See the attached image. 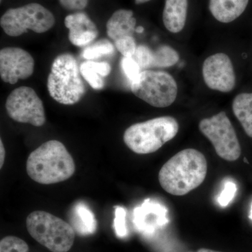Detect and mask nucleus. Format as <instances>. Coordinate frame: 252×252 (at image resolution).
<instances>
[{"instance_id":"f257e3e1","label":"nucleus","mask_w":252,"mask_h":252,"mask_svg":"<svg viewBox=\"0 0 252 252\" xmlns=\"http://www.w3.org/2000/svg\"><path fill=\"white\" fill-rule=\"evenodd\" d=\"M207 162L203 153L194 149L181 151L161 167L159 183L167 193L182 196L198 188L206 177Z\"/></svg>"},{"instance_id":"f03ea898","label":"nucleus","mask_w":252,"mask_h":252,"mask_svg":"<svg viewBox=\"0 0 252 252\" xmlns=\"http://www.w3.org/2000/svg\"><path fill=\"white\" fill-rule=\"evenodd\" d=\"M76 167L65 146L58 140H49L33 151L27 160L28 176L41 185H53L70 178Z\"/></svg>"},{"instance_id":"7ed1b4c3","label":"nucleus","mask_w":252,"mask_h":252,"mask_svg":"<svg viewBox=\"0 0 252 252\" xmlns=\"http://www.w3.org/2000/svg\"><path fill=\"white\" fill-rule=\"evenodd\" d=\"M47 88L53 99L65 105L77 103L84 97L86 86L73 55L65 53L55 59L48 77Z\"/></svg>"},{"instance_id":"20e7f679","label":"nucleus","mask_w":252,"mask_h":252,"mask_svg":"<svg viewBox=\"0 0 252 252\" xmlns=\"http://www.w3.org/2000/svg\"><path fill=\"white\" fill-rule=\"evenodd\" d=\"M178 131V122L175 118L157 117L127 127L124 141L134 153L152 154L172 140Z\"/></svg>"},{"instance_id":"39448f33","label":"nucleus","mask_w":252,"mask_h":252,"mask_svg":"<svg viewBox=\"0 0 252 252\" xmlns=\"http://www.w3.org/2000/svg\"><path fill=\"white\" fill-rule=\"evenodd\" d=\"M26 227L32 238L51 252H67L74 245V228L49 212H32L26 219Z\"/></svg>"},{"instance_id":"423d86ee","label":"nucleus","mask_w":252,"mask_h":252,"mask_svg":"<svg viewBox=\"0 0 252 252\" xmlns=\"http://www.w3.org/2000/svg\"><path fill=\"white\" fill-rule=\"evenodd\" d=\"M56 19L49 9L38 3H31L8 9L0 20V25L7 35L18 36L31 30L44 33L54 27Z\"/></svg>"},{"instance_id":"0eeeda50","label":"nucleus","mask_w":252,"mask_h":252,"mask_svg":"<svg viewBox=\"0 0 252 252\" xmlns=\"http://www.w3.org/2000/svg\"><path fill=\"white\" fill-rule=\"evenodd\" d=\"M130 84L131 91L137 97L159 108L171 105L178 93L175 79L162 71H142Z\"/></svg>"},{"instance_id":"6e6552de","label":"nucleus","mask_w":252,"mask_h":252,"mask_svg":"<svg viewBox=\"0 0 252 252\" xmlns=\"http://www.w3.org/2000/svg\"><path fill=\"white\" fill-rule=\"evenodd\" d=\"M199 130L211 142L219 157L235 161L241 155V147L234 127L224 112L199 123Z\"/></svg>"},{"instance_id":"1a4fd4ad","label":"nucleus","mask_w":252,"mask_h":252,"mask_svg":"<svg viewBox=\"0 0 252 252\" xmlns=\"http://www.w3.org/2000/svg\"><path fill=\"white\" fill-rule=\"evenodd\" d=\"M8 115L15 122L41 127L46 123L44 104L32 88L21 86L14 89L6 102Z\"/></svg>"},{"instance_id":"9d476101","label":"nucleus","mask_w":252,"mask_h":252,"mask_svg":"<svg viewBox=\"0 0 252 252\" xmlns=\"http://www.w3.org/2000/svg\"><path fill=\"white\" fill-rule=\"evenodd\" d=\"M203 76L212 90L228 93L234 89V68L228 55L219 53L209 56L203 63Z\"/></svg>"},{"instance_id":"9b49d317","label":"nucleus","mask_w":252,"mask_h":252,"mask_svg":"<svg viewBox=\"0 0 252 252\" xmlns=\"http://www.w3.org/2000/svg\"><path fill=\"white\" fill-rule=\"evenodd\" d=\"M34 69V59L26 50L7 47L0 51V76L4 82L16 84L31 77Z\"/></svg>"},{"instance_id":"f8f14e48","label":"nucleus","mask_w":252,"mask_h":252,"mask_svg":"<svg viewBox=\"0 0 252 252\" xmlns=\"http://www.w3.org/2000/svg\"><path fill=\"white\" fill-rule=\"evenodd\" d=\"M64 26L69 30V41L76 46H89L98 35L97 26L86 13L68 15Z\"/></svg>"},{"instance_id":"ddd939ff","label":"nucleus","mask_w":252,"mask_h":252,"mask_svg":"<svg viewBox=\"0 0 252 252\" xmlns=\"http://www.w3.org/2000/svg\"><path fill=\"white\" fill-rule=\"evenodd\" d=\"M137 21L131 10L116 11L107 23V35L116 41L126 36H133Z\"/></svg>"},{"instance_id":"4468645a","label":"nucleus","mask_w":252,"mask_h":252,"mask_svg":"<svg viewBox=\"0 0 252 252\" xmlns=\"http://www.w3.org/2000/svg\"><path fill=\"white\" fill-rule=\"evenodd\" d=\"M188 0H165L162 21L172 33H178L185 28L188 14Z\"/></svg>"},{"instance_id":"2eb2a0df","label":"nucleus","mask_w":252,"mask_h":252,"mask_svg":"<svg viewBox=\"0 0 252 252\" xmlns=\"http://www.w3.org/2000/svg\"><path fill=\"white\" fill-rule=\"evenodd\" d=\"M250 0H210L209 9L212 16L222 23L235 21L245 12Z\"/></svg>"},{"instance_id":"dca6fc26","label":"nucleus","mask_w":252,"mask_h":252,"mask_svg":"<svg viewBox=\"0 0 252 252\" xmlns=\"http://www.w3.org/2000/svg\"><path fill=\"white\" fill-rule=\"evenodd\" d=\"M110 64L107 62H94L89 61L80 66L81 76L94 90L103 89L104 82L102 77H107L111 72Z\"/></svg>"},{"instance_id":"f3484780","label":"nucleus","mask_w":252,"mask_h":252,"mask_svg":"<svg viewBox=\"0 0 252 252\" xmlns=\"http://www.w3.org/2000/svg\"><path fill=\"white\" fill-rule=\"evenodd\" d=\"M232 108L247 135L252 138V93L238 94L233 99Z\"/></svg>"},{"instance_id":"a211bd4d","label":"nucleus","mask_w":252,"mask_h":252,"mask_svg":"<svg viewBox=\"0 0 252 252\" xmlns=\"http://www.w3.org/2000/svg\"><path fill=\"white\" fill-rule=\"evenodd\" d=\"M73 228L79 235H91L97 229V222L94 214L84 205L78 203L73 212Z\"/></svg>"},{"instance_id":"6ab92c4d","label":"nucleus","mask_w":252,"mask_h":252,"mask_svg":"<svg viewBox=\"0 0 252 252\" xmlns=\"http://www.w3.org/2000/svg\"><path fill=\"white\" fill-rule=\"evenodd\" d=\"M180 60V55L171 46L162 45L153 51L152 67H170Z\"/></svg>"},{"instance_id":"aec40b11","label":"nucleus","mask_w":252,"mask_h":252,"mask_svg":"<svg viewBox=\"0 0 252 252\" xmlns=\"http://www.w3.org/2000/svg\"><path fill=\"white\" fill-rule=\"evenodd\" d=\"M114 46L107 39H101L89 44L82 51L83 57L88 61L110 56L114 52Z\"/></svg>"},{"instance_id":"412c9836","label":"nucleus","mask_w":252,"mask_h":252,"mask_svg":"<svg viewBox=\"0 0 252 252\" xmlns=\"http://www.w3.org/2000/svg\"><path fill=\"white\" fill-rule=\"evenodd\" d=\"M29 246L22 239L6 236L0 242V252H28Z\"/></svg>"},{"instance_id":"4be33fe9","label":"nucleus","mask_w":252,"mask_h":252,"mask_svg":"<svg viewBox=\"0 0 252 252\" xmlns=\"http://www.w3.org/2000/svg\"><path fill=\"white\" fill-rule=\"evenodd\" d=\"M121 65L124 74L130 84L134 82L139 77L141 68L137 61L132 57H123Z\"/></svg>"},{"instance_id":"5701e85b","label":"nucleus","mask_w":252,"mask_h":252,"mask_svg":"<svg viewBox=\"0 0 252 252\" xmlns=\"http://www.w3.org/2000/svg\"><path fill=\"white\" fill-rule=\"evenodd\" d=\"M132 58L138 63L141 69H148L152 67L153 51L148 46L140 45L137 46Z\"/></svg>"},{"instance_id":"b1692460","label":"nucleus","mask_w":252,"mask_h":252,"mask_svg":"<svg viewBox=\"0 0 252 252\" xmlns=\"http://www.w3.org/2000/svg\"><path fill=\"white\" fill-rule=\"evenodd\" d=\"M116 49L124 56V57H132L135 54L137 45L133 36H126L114 41Z\"/></svg>"},{"instance_id":"393cba45","label":"nucleus","mask_w":252,"mask_h":252,"mask_svg":"<svg viewBox=\"0 0 252 252\" xmlns=\"http://www.w3.org/2000/svg\"><path fill=\"white\" fill-rule=\"evenodd\" d=\"M237 191V187L234 182L226 181L224 184L223 190L218 198V203L221 207H226L234 198Z\"/></svg>"},{"instance_id":"a878e982","label":"nucleus","mask_w":252,"mask_h":252,"mask_svg":"<svg viewBox=\"0 0 252 252\" xmlns=\"http://www.w3.org/2000/svg\"><path fill=\"white\" fill-rule=\"evenodd\" d=\"M125 209L122 207H117L116 209L115 219H114V229L116 234L119 238H124L127 234L126 226Z\"/></svg>"},{"instance_id":"bb28decb","label":"nucleus","mask_w":252,"mask_h":252,"mask_svg":"<svg viewBox=\"0 0 252 252\" xmlns=\"http://www.w3.org/2000/svg\"><path fill=\"white\" fill-rule=\"evenodd\" d=\"M63 8L69 11H81L89 4V0H59Z\"/></svg>"},{"instance_id":"cd10ccee","label":"nucleus","mask_w":252,"mask_h":252,"mask_svg":"<svg viewBox=\"0 0 252 252\" xmlns=\"http://www.w3.org/2000/svg\"><path fill=\"white\" fill-rule=\"evenodd\" d=\"M0 167H2L4 165V159H5V149L4 144H3L2 140H0Z\"/></svg>"},{"instance_id":"c85d7f7f","label":"nucleus","mask_w":252,"mask_h":252,"mask_svg":"<svg viewBox=\"0 0 252 252\" xmlns=\"http://www.w3.org/2000/svg\"><path fill=\"white\" fill-rule=\"evenodd\" d=\"M197 252H222L219 251H215V250H209V249L202 248L198 250Z\"/></svg>"},{"instance_id":"c756f323","label":"nucleus","mask_w":252,"mask_h":252,"mask_svg":"<svg viewBox=\"0 0 252 252\" xmlns=\"http://www.w3.org/2000/svg\"><path fill=\"white\" fill-rule=\"evenodd\" d=\"M151 0H135V3L137 4H144V3L148 2Z\"/></svg>"},{"instance_id":"7c9ffc66","label":"nucleus","mask_w":252,"mask_h":252,"mask_svg":"<svg viewBox=\"0 0 252 252\" xmlns=\"http://www.w3.org/2000/svg\"><path fill=\"white\" fill-rule=\"evenodd\" d=\"M135 31L138 33H142L144 32V28L142 27V26H139V27L135 28Z\"/></svg>"},{"instance_id":"2f4dec72","label":"nucleus","mask_w":252,"mask_h":252,"mask_svg":"<svg viewBox=\"0 0 252 252\" xmlns=\"http://www.w3.org/2000/svg\"><path fill=\"white\" fill-rule=\"evenodd\" d=\"M250 218L252 220V203L251 207V211H250Z\"/></svg>"}]
</instances>
